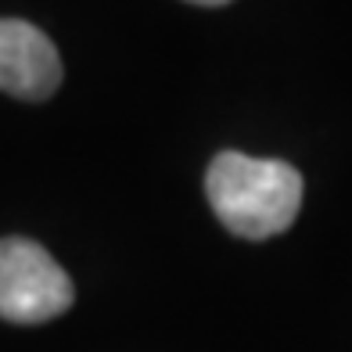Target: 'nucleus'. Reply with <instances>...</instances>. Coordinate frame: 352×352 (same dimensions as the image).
<instances>
[{
    "mask_svg": "<svg viewBox=\"0 0 352 352\" xmlns=\"http://www.w3.org/2000/svg\"><path fill=\"white\" fill-rule=\"evenodd\" d=\"M302 173L280 158L219 151L205 173V195L216 219L234 237L266 241L295 223L302 209Z\"/></svg>",
    "mask_w": 352,
    "mask_h": 352,
    "instance_id": "1",
    "label": "nucleus"
},
{
    "mask_svg": "<svg viewBox=\"0 0 352 352\" xmlns=\"http://www.w3.org/2000/svg\"><path fill=\"white\" fill-rule=\"evenodd\" d=\"M76 302L69 274L43 245L29 237L0 241V320L47 324Z\"/></svg>",
    "mask_w": 352,
    "mask_h": 352,
    "instance_id": "2",
    "label": "nucleus"
},
{
    "mask_svg": "<svg viewBox=\"0 0 352 352\" xmlns=\"http://www.w3.org/2000/svg\"><path fill=\"white\" fill-rule=\"evenodd\" d=\"M61 87V58L43 29L22 19H0V94L47 101Z\"/></svg>",
    "mask_w": 352,
    "mask_h": 352,
    "instance_id": "3",
    "label": "nucleus"
},
{
    "mask_svg": "<svg viewBox=\"0 0 352 352\" xmlns=\"http://www.w3.org/2000/svg\"><path fill=\"white\" fill-rule=\"evenodd\" d=\"M187 4H198V8H223V4H230V0H187Z\"/></svg>",
    "mask_w": 352,
    "mask_h": 352,
    "instance_id": "4",
    "label": "nucleus"
}]
</instances>
